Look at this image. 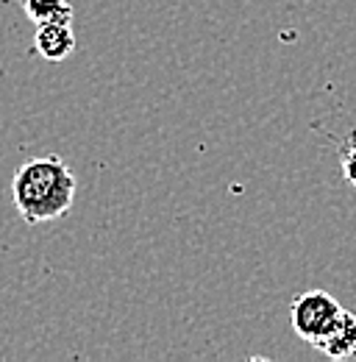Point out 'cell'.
<instances>
[{
  "mask_svg": "<svg viewBox=\"0 0 356 362\" xmlns=\"http://www.w3.org/2000/svg\"><path fill=\"white\" fill-rule=\"evenodd\" d=\"M34 47L47 62H64L76 50L73 23H42V25H37Z\"/></svg>",
  "mask_w": 356,
  "mask_h": 362,
  "instance_id": "obj_4",
  "label": "cell"
},
{
  "mask_svg": "<svg viewBox=\"0 0 356 362\" xmlns=\"http://www.w3.org/2000/svg\"><path fill=\"white\" fill-rule=\"evenodd\" d=\"M340 165H343V176H345V181L356 189V139H351V142L343 148V153H340Z\"/></svg>",
  "mask_w": 356,
  "mask_h": 362,
  "instance_id": "obj_6",
  "label": "cell"
},
{
  "mask_svg": "<svg viewBox=\"0 0 356 362\" xmlns=\"http://www.w3.org/2000/svg\"><path fill=\"white\" fill-rule=\"evenodd\" d=\"M340 315H343L340 301L326 290H309V293L295 296L292 310H290V320H292L295 334L301 340L312 343V346L337 323Z\"/></svg>",
  "mask_w": 356,
  "mask_h": 362,
  "instance_id": "obj_2",
  "label": "cell"
},
{
  "mask_svg": "<svg viewBox=\"0 0 356 362\" xmlns=\"http://www.w3.org/2000/svg\"><path fill=\"white\" fill-rule=\"evenodd\" d=\"M76 187V176L61 156H40L17 168L11 179V198L28 226H42L70 212Z\"/></svg>",
  "mask_w": 356,
  "mask_h": 362,
  "instance_id": "obj_1",
  "label": "cell"
},
{
  "mask_svg": "<svg viewBox=\"0 0 356 362\" xmlns=\"http://www.w3.org/2000/svg\"><path fill=\"white\" fill-rule=\"evenodd\" d=\"M314 349L331 360H348L356 357V315L345 313L337 317V323L314 343Z\"/></svg>",
  "mask_w": 356,
  "mask_h": 362,
  "instance_id": "obj_3",
  "label": "cell"
},
{
  "mask_svg": "<svg viewBox=\"0 0 356 362\" xmlns=\"http://www.w3.org/2000/svg\"><path fill=\"white\" fill-rule=\"evenodd\" d=\"M23 11L37 25H42V23H73L70 0H23Z\"/></svg>",
  "mask_w": 356,
  "mask_h": 362,
  "instance_id": "obj_5",
  "label": "cell"
}]
</instances>
